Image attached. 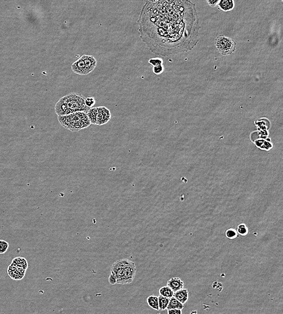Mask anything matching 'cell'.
Returning <instances> with one entry per match:
<instances>
[{
	"label": "cell",
	"mask_w": 283,
	"mask_h": 314,
	"mask_svg": "<svg viewBox=\"0 0 283 314\" xmlns=\"http://www.w3.org/2000/svg\"><path fill=\"white\" fill-rule=\"evenodd\" d=\"M138 23L141 39L158 55L190 51L198 42L199 17L190 1H147Z\"/></svg>",
	"instance_id": "6da1fadb"
},
{
	"label": "cell",
	"mask_w": 283,
	"mask_h": 314,
	"mask_svg": "<svg viewBox=\"0 0 283 314\" xmlns=\"http://www.w3.org/2000/svg\"><path fill=\"white\" fill-rule=\"evenodd\" d=\"M135 265L128 259H121L110 267V274L117 278V283L126 285L133 282L136 275Z\"/></svg>",
	"instance_id": "7a4b0ae2"
},
{
	"label": "cell",
	"mask_w": 283,
	"mask_h": 314,
	"mask_svg": "<svg viewBox=\"0 0 283 314\" xmlns=\"http://www.w3.org/2000/svg\"><path fill=\"white\" fill-rule=\"evenodd\" d=\"M58 120L65 128L73 132L86 128L91 125L86 113L84 112H77L67 115L58 116Z\"/></svg>",
	"instance_id": "3957f363"
},
{
	"label": "cell",
	"mask_w": 283,
	"mask_h": 314,
	"mask_svg": "<svg viewBox=\"0 0 283 314\" xmlns=\"http://www.w3.org/2000/svg\"><path fill=\"white\" fill-rule=\"evenodd\" d=\"M62 98L71 114L77 112L86 113L90 110L85 105V98L81 94L71 92Z\"/></svg>",
	"instance_id": "277c9868"
},
{
	"label": "cell",
	"mask_w": 283,
	"mask_h": 314,
	"mask_svg": "<svg viewBox=\"0 0 283 314\" xmlns=\"http://www.w3.org/2000/svg\"><path fill=\"white\" fill-rule=\"evenodd\" d=\"M216 46L222 55H231L236 51V42L229 37L219 35L216 39Z\"/></svg>",
	"instance_id": "5b68a950"
},
{
	"label": "cell",
	"mask_w": 283,
	"mask_h": 314,
	"mask_svg": "<svg viewBox=\"0 0 283 314\" xmlns=\"http://www.w3.org/2000/svg\"><path fill=\"white\" fill-rule=\"evenodd\" d=\"M111 118L110 110L105 106L97 107V115L96 125L100 126L108 123Z\"/></svg>",
	"instance_id": "8992f818"
},
{
	"label": "cell",
	"mask_w": 283,
	"mask_h": 314,
	"mask_svg": "<svg viewBox=\"0 0 283 314\" xmlns=\"http://www.w3.org/2000/svg\"><path fill=\"white\" fill-rule=\"evenodd\" d=\"M26 270L18 268L13 265L12 263L7 268V273L9 277L14 280H19L25 276Z\"/></svg>",
	"instance_id": "52a82bcc"
},
{
	"label": "cell",
	"mask_w": 283,
	"mask_h": 314,
	"mask_svg": "<svg viewBox=\"0 0 283 314\" xmlns=\"http://www.w3.org/2000/svg\"><path fill=\"white\" fill-rule=\"evenodd\" d=\"M71 70L74 73L79 75L88 74L82 58L80 57L71 65Z\"/></svg>",
	"instance_id": "ba28073f"
},
{
	"label": "cell",
	"mask_w": 283,
	"mask_h": 314,
	"mask_svg": "<svg viewBox=\"0 0 283 314\" xmlns=\"http://www.w3.org/2000/svg\"><path fill=\"white\" fill-rule=\"evenodd\" d=\"M167 286L169 287L174 292L183 289L184 283L183 280L178 277H173L170 278L167 283Z\"/></svg>",
	"instance_id": "9c48e42d"
},
{
	"label": "cell",
	"mask_w": 283,
	"mask_h": 314,
	"mask_svg": "<svg viewBox=\"0 0 283 314\" xmlns=\"http://www.w3.org/2000/svg\"><path fill=\"white\" fill-rule=\"evenodd\" d=\"M85 63L88 73H90L97 65V61L92 56L83 55L81 57Z\"/></svg>",
	"instance_id": "30bf717a"
},
{
	"label": "cell",
	"mask_w": 283,
	"mask_h": 314,
	"mask_svg": "<svg viewBox=\"0 0 283 314\" xmlns=\"http://www.w3.org/2000/svg\"><path fill=\"white\" fill-rule=\"evenodd\" d=\"M173 297L184 305L188 300V291L187 289H181L173 293Z\"/></svg>",
	"instance_id": "8fae6325"
},
{
	"label": "cell",
	"mask_w": 283,
	"mask_h": 314,
	"mask_svg": "<svg viewBox=\"0 0 283 314\" xmlns=\"http://www.w3.org/2000/svg\"><path fill=\"white\" fill-rule=\"evenodd\" d=\"M149 64L154 66L153 71L155 74H160L163 71V66L162 65L163 61L161 59H150L149 61Z\"/></svg>",
	"instance_id": "7c38bea8"
},
{
	"label": "cell",
	"mask_w": 283,
	"mask_h": 314,
	"mask_svg": "<svg viewBox=\"0 0 283 314\" xmlns=\"http://www.w3.org/2000/svg\"><path fill=\"white\" fill-rule=\"evenodd\" d=\"M12 264L16 267L22 268L26 270H27L28 268V262L27 260L22 257H18L13 259Z\"/></svg>",
	"instance_id": "4fadbf2b"
},
{
	"label": "cell",
	"mask_w": 283,
	"mask_h": 314,
	"mask_svg": "<svg viewBox=\"0 0 283 314\" xmlns=\"http://www.w3.org/2000/svg\"><path fill=\"white\" fill-rule=\"evenodd\" d=\"M184 307V306L180 302H179L177 299L172 297L170 298L168 305L167 307V310L169 309H183Z\"/></svg>",
	"instance_id": "5bb4252c"
},
{
	"label": "cell",
	"mask_w": 283,
	"mask_h": 314,
	"mask_svg": "<svg viewBox=\"0 0 283 314\" xmlns=\"http://www.w3.org/2000/svg\"><path fill=\"white\" fill-rule=\"evenodd\" d=\"M220 9L223 11L227 12L234 8V1L232 0H221L219 2Z\"/></svg>",
	"instance_id": "9a60e30c"
},
{
	"label": "cell",
	"mask_w": 283,
	"mask_h": 314,
	"mask_svg": "<svg viewBox=\"0 0 283 314\" xmlns=\"http://www.w3.org/2000/svg\"><path fill=\"white\" fill-rule=\"evenodd\" d=\"M147 303L151 308L156 311H159L158 298V297L150 296L147 298Z\"/></svg>",
	"instance_id": "2e32d148"
},
{
	"label": "cell",
	"mask_w": 283,
	"mask_h": 314,
	"mask_svg": "<svg viewBox=\"0 0 283 314\" xmlns=\"http://www.w3.org/2000/svg\"><path fill=\"white\" fill-rule=\"evenodd\" d=\"M88 117L91 124L96 125L97 115V107L91 108L86 112Z\"/></svg>",
	"instance_id": "e0dca14e"
},
{
	"label": "cell",
	"mask_w": 283,
	"mask_h": 314,
	"mask_svg": "<svg viewBox=\"0 0 283 314\" xmlns=\"http://www.w3.org/2000/svg\"><path fill=\"white\" fill-rule=\"evenodd\" d=\"M159 296L170 298L173 296L174 292L169 287L165 286L162 287L159 289Z\"/></svg>",
	"instance_id": "ac0fdd59"
},
{
	"label": "cell",
	"mask_w": 283,
	"mask_h": 314,
	"mask_svg": "<svg viewBox=\"0 0 283 314\" xmlns=\"http://www.w3.org/2000/svg\"><path fill=\"white\" fill-rule=\"evenodd\" d=\"M158 305H159V310L164 311L167 309V307L168 305L170 298H166L163 296H159L158 297Z\"/></svg>",
	"instance_id": "d6986e66"
},
{
	"label": "cell",
	"mask_w": 283,
	"mask_h": 314,
	"mask_svg": "<svg viewBox=\"0 0 283 314\" xmlns=\"http://www.w3.org/2000/svg\"><path fill=\"white\" fill-rule=\"evenodd\" d=\"M9 247V245L7 242L5 240H0V254H4L6 253Z\"/></svg>",
	"instance_id": "ffe728a7"
},
{
	"label": "cell",
	"mask_w": 283,
	"mask_h": 314,
	"mask_svg": "<svg viewBox=\"0 0 283 314\" xmlns=\"http://www.w3.org/2000/svg\"><path fill=\"white\" fill-rule=\"evenodd\" d=\"M238 233L242 236H245L248 233V230L246 226L244 223H241L238 227Z\"/></svg>",
	"instance_id": "44dd1931"
},
{
	"label": "cell",
	"mask_w": 283,
	"mask_h": 314,
	"mask_svg": "<svg viewBox=\"0 0 283 314\" xmlns=\"http://www.w3.org/2000/svg\"><path fill=\"white\" fill-rule=\"evenodd\" d=\"M226 236L229 239H233L237 237V232L233 228H230L226 231Z\"/></svg>",
	"instance_id": "7402d4cb"
},
{
	"label": "cell",
	"mask_w": 283,
	"mask_h": 314,
	"mask_svg": "<svg viewBox=\"0 0 283 314\" xmlns=\"http://www.w3.org/2000/svg\"><path fill=\"white\" fill-rule=\"evenodd\" d=\"M85 103L86 106L90 109V108H92V106L95 105V99L94 97H87L85 99Z\"/></svg>",
	"instance_id": "603a6c76"
},
{
	"label": "cell",
	"mask_w": 283,
	"mask_h": 314,
	"mask_svg": "<svg viewBox=\"0 0 283 314\" xmlns=\"http://www.w3.org/2000/svg\"><path fill=\"white\" fill-rule=\"evenodd\" d=\"M109 282L110 283V285H114L117 283V278L116 277H115L114 276H113L112 274H110V277H109Z\"/></svg>",
	"instance_id": "cb8c5ba5"
},
{
	"label": "cell",
	"mask_w": 283,
	"mask_h": 314,
	"mask_svg": "<svg viewBox=\"0 0 283 314\" xmlns=\"http://www.w3.org/2000/svg\"><path fill=\"white\" fill-rule=\"evenodd\" d=\"M168 314H182L181 309H169L167 311Z\"/></svg>",
	"instance_id": "d4e9b609"
},
{
	"label": "cell",
	"mask_w": 283,
	"mask_h": 314,
	"mask_svg": "<svg viewBox=\"0 0 283 314\" xmlns=\"http://www.w3.org/2000/svg\"><path fill=\"white\" fill-rule=\"evenodd\" d=\"M220 1H218V0H216V1H213V0H209V1H207L208 3L209 4L211 7H215L219 2Z\"/></svg>",
	"instance_id": "484cf974"
},
{
	"label": "cell",
	"mask_w": 283,
	"mask_h": 314,
	"mask_svg": "<svg viewBox=\"0 0 283 314\" xmlns=\"http://www.w3.org/2000/svg\"></svg>",
	"instance_id": "4316f807"
}]
</instances>
